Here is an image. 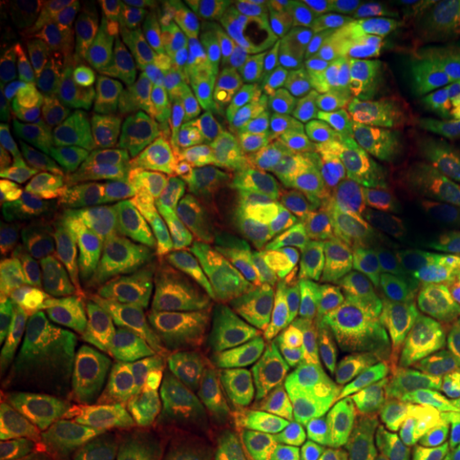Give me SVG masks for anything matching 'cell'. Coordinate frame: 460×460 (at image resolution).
I'll list each match as a JSON object with an SVG mask.
<instances>
[{
	"label": "cell",
	"mask_w": 460,
	"mask_h": 460,
	"mask_svg": "<svg viewBox=\"0 0 460 460\" xmlns=\"http://www.w3.org/2000/svg\"><path fill=\"white\" fill-rule=\"evenodd\" d=\"M379 295L399 309L422 307L429 288V252L410 216L384 214L377 237Z\"/></svg>",
	"instance_id": "22"
},
{
	"label": "cell",
	"mask_w": 460,
	"mask_h": 460,
	"mask_svg": "<svg viewBox=\"0 0 460 460\" xmlns=\"http://www.w3.org/2000/svg\"><path fill=\"white\" fill-rule=\"evenodd\" d=\"M435 437L460 454V401H441L435 422Z\"/></svg>",
	"instance_id": "50"
},
{
	"label": "cell",
	"mask_w": 460,
	"mask_h": 460,
	"mask_svg": "<svg viewBox=\"0 0 460 460\" xmlns=\"http://www.w3.org/2000/svg\"><path fill=\"white\" fill-rule=\"evenodd\" d=\"M441 399L424 349L399 339L324 405L326 420H352L429 439Z\"/></svg>",
	"instance_id": "3"
},
{
	"label": "cell",
	"mask_w": 460,
	"mask_h": 460,
	"mask_svg": "<svg viewBox=\"0 0 460 460\" xmlns=\"http://www.w3.org/2000/svg\"><path fill=\"white\" fill-rule=\"evenodd\" d=\"M66 115L75 154L82 163L90 194H94L122 154L128 126L109 102L88 94L75 96Z\"/></svg>",
	"instance_id": "23"
},
{
	"label": "cell",
	"mask_w": 460,
	"mask_h": 460,
	"mask_svg": "<svg viewBox=\"0 0 460 460\" xmlns=\"http://www.w3.org/2000/svg\"><path fill=\"white\" fill-rule=\"evenodd\" d=\"M384 158L393 166H396L401 172H405L407 177H411L413 181H418L433 166V163H430L429 143L420 139L416 132L394 137L390 147L386 149V154H384Z\"/></svg>",
	"instance_id": "44"
},
{
	"label": "cell",
	"mask_w": 460,
	"mask_h": 460,
	"mask_svg": "<svg viewBox=\"0 0 460 460\" xmlns=\"http://www.w3.org/2000/svg\"><path fill=\"white\" fill-rule=\"evenodd\" d=\"M0 460H43V458L37 456V454L20 450V447H3V452H0Z\"/></svg>",
	"instance_id": "54"
},
{
	"label": "cell",
	"mask_w": 460,
	"mask_h": 460,
	"mask_svg": "<svg viewBox=\"0 0 460 460\" xmlns=\"http://www.w3.org/2000/svg\"><path fill=\"white\" fill-rule=\"evenodd\" d=\"M399 339V309L362 279L348 278L314 296L292 367L320 377L332 396Z\"/></svg>",
	"instance_id": "1"
},
{
	"label": "cell",
	"mask_w": 460,
	"mask_h": 460,
	"mask_svg": "<svg viewBox=\"0 0 460 460\" xmlns=\"http://www.w3.org/2000/svg\"><path fill=\"white\" fill-rule=\"evenodd\" d=\"M305 292L290 286L234 284L228 322L241 369L275 371L295 362L303 335Z\"/></svg>",
	"instance_id": "10"
},
{
	"label": "cell",
	"mask_w": 460,
	"mask_h": 460,
	"mask_svg": "<svg viewBox=\"0 0 460 460\" xmlns=\"http://www.w3.org/2000/svg\"><path fill=\"white\" fill-rule=\"evenodd\" d=\"M326 416L267 411L203 413L188 430L163 439L164 460H197L237 452L318 450Z\"/></svg>",
	"instance_id": "8"
},
{
	"label": "cell",
	"mask_w": 460,
	"mask_h": 460,
	"mask_svg": "<svg viewBox=\"0 0 460 460\" xmlns=\"http://www.w3.org/2000/svg\"><path fill=\"white\" fill-rule=\"evenodd\" d=\"M32 411V399L26 384L7 367H0V424L9 427Z\"/></svg>",
	"instance_id": "47"
},
{
	"label": "cell",
	"mask_w": 460,
	"mask_h": 460,
	"mask_svg": "<svg viewBox=\"0 0 460 460\" xmlns=\"http://www.w3.org/2000/svg\"><path fill=\"white\" fill-rule=\"evenodd\" d=\"M197 460H256V458L239 456V454H228V456H209V458H197Z\"/></svg>",
	"instance_id": "56"
},
{
	"label": "cell",
	"mask_w": 460,
	"mask_h": 460,
	"mask_svg": "<svg viewBox=\"0 0 460 460\" xmlns=\"http://www.w3.org/2000/svg\"><path fill=\"white\" fill-rule=\"evenodd\" d=\"M402 79L411 128L420 139L430 143L460 118V82L437 54L422 66L402 68Z\"/></svg>",
	"instance_id": "25"
},
{
	"label": "cell",
	"mask_w": 460,
	"mask_h": 460,
	"mask_svg": "<svg viewBox=\"0 0 460 460\" xmlns=\"http://www.w3.org/2000/svg\"><path fill=\"white\" fill-rule=\"evenodd\" d=\"M183 199L199 216L222 220L233 216L239 203V183L226 166L199 160L190 164L183 175Z\"/></svg>",
	"instance_id": "36"
},
{
	"label": "cell",
	"mask_w": 460,
	"mask_h": 460,
	"mask_svg": "<svg viewBox=\"0 0 460 460\" xmlns=\"http://www.w3.org/2000/svg\"><path fill=\"white\" fill-rule=\"evenodd\" d=\"M92 435H96V427L68 411H31L26 418L0 429V441L4 447H20L41 458L65 456Z\"/></svg>",
	"instance_id": "34"
},
{
	"label": "cell",
	"mask_w": 460,
	"mask_h": 460,
	"mask_svg": "<svg viewBox=\"0 0 460 460\" xmlns=\"http://www.w3.org/2000/svg\"><path fill=\"white\" fill-rule=\"evenodd\" d=\"M356 82L373 113L394 137L411 135V122L405 105V79L396 56L394 39L377 28L367 39L356 60Z\"/></svg>",
	"instance_id": "24"
},
{
	"label": "cell",
	"mask_w": 460,
	"mask_h": 460,
	"mask_svg": "<svg viewBox=\"0 0 460 460\" xmlns=\"http://www.w3.org/2000/svg\"><path fill=\"white\" fill-rule=\"evenodd\" d=\"M65 209L66 207L54 205L49 203V200H37V203L26 205L24 209H20L15 216H11V237H13L15 245L22 250V254L32 252L34 247L39 245V241L43 239L49 224Z\"/></svg>",
	"instance_id": "43"
},
{
	"label": "cell",
	"mask_w": 460,
	"mask_h": 460,
	"mask_svg": "<svg viewBox=\"0 0 460 460\" xmlns=\"http://www.w3.org/2000/svg\"><path fill=\"white\" fill-rule=\"evenodd\" d=\"M430 147V163L433 169L446 172L452 180L460 181V118L447 124L433 141Z\"/></svg>",
	"instance_id": "48"
},
{
	"label": "cell",
	"mask_w": 460,
	"mask_h": 460,
	"mask_svg": "<svg viewBox=\"0 0 460 460\" xmlns=\"http://www.w3.org/2000/svg\"><path fill=\"white\" fill-rule=\"evenodd\" d=\"M177 275L156 261L143 239H111L105 295L126 320L143 318L175 290Z\"/></svg>",
	"instance_id": "21"
},
{
	"label": "cell",
	"mask_w": 460,
	"mask_h": 460,
	"mask_svg": "<svg viewBox=\"0 0 460 460\" xmlns=\"http://www.w3.org/2000/svg\"><path fill=\"white\" fill-rule=\"evenodd\" d=\"M460 376V309L454 314V320L447 329L444 341V354H441V373L435 377L437 393L450 382V377Z\"/></svg>",
	"instance_id": "49"
},
{
	"label": "cell",
	"mask_w": 460,
	"mask_h": 460,
	"mask_svg": "<svg viewBox=\"0 0 460 460\" xmlns=\"http://www.w3.org/2000/svg\"><path fill=\"white\" fill-rule=\"evenodd\" d=\"M75 94L109 102L128 130L149 132L163 149L181 146L186 139L188 94L181 71H164L137 58H126Z\"/></svg>",
	"instance_id": "11"
},
{
	"label": "cell",
	"mask_w": 460,
	"mask_h": 460,
	"mask_svg": "<svg viewBox=\"0 0 460 460\" xmlns=\"http://www.w3.org/2000/svg\"><path fill=\"white\" fill-rule=\"evenodd\" d=\"M43 141V180L49 203L66 209H90V188L82 163L73 152L66 132L49 107L37 111Z\"/></svg>",
	"instance_id": "30"
},
{
	"label": "cell",
	"mask_w": 460,
	"mask_h": 460,
	"mask_svg": "<svg viewBox=\"0 0 460 460\" xmlns=\"http://www.w3.org/2000/svg\"><path fill=\"white\" fill-rule=\"evenodd\" d=\"M183 0H126L111 3V9L105 17L99 39L88 58L75 71L56 79V88L60 92H79L85 85L99 79L113 65L132 56L137 43L146 37L149 28H154L166 15L175 13Z\"/></svg>",
	"instance_id": "20"
},
{
	"label": "cell",
	"mask_w": 460,
	"mask_h": 460,
	"mask_svg": "<svg viewBox=\"0 0 460 460\" xmlns=\"http://www.w3.org/2000/svg\"><path fill=\"white\" fill-rule=\"evenodd\" d=\"M460 305V275L456 261L450 247H439V250L429 254V288L427 296L422 301V314L427 320V345H424V356H427L429 369L433 379L441 373V354H444V341L450 329L454 314L458 312Z\"/></svg>",
	"instance_id": "32"
},
{
	"label": "cell",
	"mask_w": 460,
	"mask_h": 460,
	"mask_svg": "<svg viewBox=\"0 0 460 460\" xmlns=\"http://www.w3.org/2000/svg\"><path fill=\"white\" fill-rule=\"evenodd\" d=\"M49 365L56 390L79 420L96 429L124 430L156 441L164 439L154 418L109 379L92 376L58 352H49Z\"/></svg>",
	"instance_id": "18"
},
{
	"label": "cell",
	"mask_w": 460,
	"mask_h": 460,
	"mask_svg": "<svg viewBox=\"0 0 460 460\" xmlns=\"http://www.w3.org/2000/svg\"><path fill=\"white\" fill-rule=\"evenodd\" d=\"M301 88L307 107L329 130L345 171L384 158L394 135L373 113L349 68L335 75L301 68Z\"/></svg>",
	"instance_id": "14"
},
{
	"label": "cell",
	"mask_w": 460,
	"mask_h": 460,
	"mask_svg": "<svg viewBox=\"0 0 460 460\" xmlns=\"http://www.w3.org/2000/svg\"><path fill=\"white\" fill-rule=\"evenodd\" d=\"M305 4L312 11H315V13L348 22H384L386 17L394 13V4L382 3V0H312V3ZM362 24H365V22H362Z\"/></svg>",
	"instance_id": "45"
},
{
	"label": "cell",
	"mask_w": 460,
	"mask_h": 460,
	"mask_svg": "<svg viewBox=\"0 0 460 460\" xmlns=\"http://www.w3.org/2000/svg\"><path fill=\"white\" fill-rule=\"evenodd\" d=\"M307 226V211L296 200L247 188L239 211L234 279L243 286H286Z\"/></svg>",
	"instance_id": "12"
},
{
	"label": "cell",
	"mask_w": 460,
	"mask_h": 460,
	"mask_svg": "<svg viewBox=\"0 0 460 460\" xmlns=\"http://www.w3.org/2000/svg\"><path fill=\"white\" fill-rule=\"evenodd\" d=\"M450 250L454 254V261H456V267H458V275H460V228L456 230V234H454L452 243H450Z\"/></svg>",
	"instance_id": "55"
},
{
	"label": "cell",
	"mask_w": 460,
	"mask_h": 460,
	"mask_svg": "<svg viewBox=\"0 0 460 460\" xmlns=\"http://www.w3.org/2000/svg\"><path fill=\"white\" fill-rule=\"evenodd\" d=\"M286 99L290 96L269 82L262 60L252 51L243 88L217 128L211 152L245 180L254 177L278 156L284 139Z\"/></svg>",
	"instance_id": "13"
},
{
	"label": "cell",
	"mask_w": 460,
	"mask_h": 460,
	"mask_svg": "<svg viewBox=\"0 0 460 460\" xmlns=\"http://www.w3.org/2000/svg\"><path fill=\"white\" fill-rule=\"evenodd\" d=\"M247 181L267 192L298 197L320 216L341 203V163L332 139L298 92L288 99L278 156Z\"/></svg>",
	"instance_id": "7"
},
{
	"label": "cell",
	"mask_w": 460,
	"mask_h": 460,
	"mask_svg": "<svg viewBox=\"0 0 460 460\" xmlns=\"http://www.w3.org/2000/svg\"><path fill=\"white\" fill-rule=\"evenodd\" d=\"M384 211L377 200L352 181L345 197L329 214L309 222L298 245L295 275L303 292L329 288L356 275L373 290L382 286L377 237Z\"/></svg>",
	"instance_id": "5"
},
{
	"label": "cell",
	"mask_w": 460,
	"mask_h": 460,
	"mask_svg": "<svg viewBox=\"0 0 460 460\" xmlns=\"http://www.w3.org/2000/svg\"><path fill=\"white\" fill-rule=\"evenodd\" d=\"M441 401H460V376L450 377V382L439 390Z\"/></svg>",
	"instance_id": "53"
},
{
	"label": "cell",
	"mask_w": 460,
	"mask_h": 460,
	"mask_svg": "<svg viewBox=\"0 0 460 460\" xmlns=\"http://www.w3.org/2000/svg\"><path fill=\"white\" fill-rule=\"evenodd\" d=\"M0 356L3 365L31 388L32 411H66L56 393L54 377L48 376L41 356L26 335L24 315L15 307H4L0 312Z\"/></svg>",
	"instance_id": "33"
},
{
	"label": "cell",
	"mask_w": 460,
	"mask_h": 460,
	"mask_svg": "<svg viewBox=\"0 0 460 460\" xmlns=\"http://www.w3.org/2000/svg\"><path fill=\"white\" fill-rule=\"evenodd\" d=\"M439 13V37H437L435 54L460 82V9L452 3L437 0Z\"/></svg>",
	"instance_id": "46"
},
{
	"label": "cell",
	"mask_w": 460,
	"mask_h": 460,
	"mask_svg": "<svg viewBox=\"0 0 460 460\" xmlns=\"http://www.w3.org/2000/svg\"><path fill=\"white\" fill-rule=\"evenodd\" d=\"M256 460H326L320 450H290V452H271Z\"/></svg>",
	"instance_id": "52"
},
{
	"label": "cell",
	"mask_w": 460,
	"mask_h": 460,
	"mask_svg": "<svg viewBox=\"0 0 460 460\" xmlns=\"http://www.w3.org/2000/svg\"><path fill=\"white\" fill-rule=\"evenodd\" d=\"M348 172L354 177V181H358L377 200L384 214L410 216L411 192L416 181L390 164L386 158L369 160L365 164L352 166Z\"/></svg>",
	"instance_id": "40"
},
{
	"label": "cell",
	"mask_w": 460,
	"mask_h": 460,
	"mask_svg": "<svg viewBox=\"0 0 460 460\" xmlns=\"http://www.w3.org/2000/svg\"><path fill=\"white\" fill-rule=\"evenodd\" d=\"M254 22L258 45L269 51L296 54L303 32L305 3L295 0H250L247 3Z\"/></svg>",
	"instance_id": "38"
},
{
	"label": "cell",
	"mask_w": 460,
	"mask_h": 460,
	"mask_svg": "<svg viewBox=\"0 0 460 460\" xmlns=\"http://www.w3.org/2000/svg\"><path fill=\"white\" fill-rule=\"evenodd\" d=\"M32 320L39 335L62 356L124 388L126 376L135 367L132 329L105 292L82 309L54 307L43 298H32Z\"/></svg>",
	"instance_id": "9"
},
{
	"label": "cell",
	"mask_w": 460,
	"mask_h": 460,
	"mask_svg": "<svg viewBox=\"0 0 460 460\" xmlns=\"http://www.w3.org/2000/svg\"><path fill=\"white\" fill-rule=\"evenodd\" d=\"M200 17H203V11L199 3L183 0L175 13L166 15L156 26L149 28L146 37L132 49L130 58L143 60L149 66L164 68V71H180L183 51L200 26Z\"/></svg>",
	"instance_id": "35"
},
{
	"label": "cell",
	"mask_w": 460,
	"mask_h": 460,
	"mask_svg": "<svg viewBox=\"0 0 460 460\" xmlns=\"http://www.w3.org/2000/svg\"><path fill=\"white\" fill-rule=\"evenodd\" d=\"M410 217L429 254L450 247L460 228V181L430 166L413 186Z\"/></svg>",
	"instance_id": "31"
},
{
	"label": "cell",
	"mask_w": 460,
	"mask_h": 460,
	"mask_svg": "<svg viewBox=\"0 0 460 460\" xmlns=\"http://www.w3.org/2000/svg\"><path fill=\"white\" fill-rule=\"evenodd\" d=\"M111 3L102 0H37L22 4V32L45 73H71L88 58Z\"/></svg>",
	"instance_id": "16"
},
{
	"label": "cell",
	"mask_w": 460,
	"mask_h": 460,
	"mask_svg": "<svg viewBox=\"0 0 460 460\" xmlns=\"http://www.w3.org/2000/svg\"><path fill=\"white\" fill-rule=\"evenodd\" d=\"M11 214L3 209V222H0V290L3 301L17 305L24 301L26 295V264L22 250L15 245L9 228Z\"/></svg>",
	"instance_id": "42"
},
{
	"label": "cell",
	"mask_w": 460,
	"mask_h": 460,
	"mask_svg": "<svg viewBox=\"0 0 460 460\" xmlns=\"http://www.w3.org/2000/svg\"><path fill=\"white\" fill-rule=\"evenodd\" d=\"M41 130L37 113H32L11 126L0 147V199L3 209L11 216L15 209H24L41 197Z\"/></svg>",
	"instance_id": "26"
},
{
	"label": "cell",
	"mask_w": 460,
	"mask_h": 460,
	"mask_svg": "<svg viewBox=\"0 0 460 460\" xmlns=\"http://www.w3.org/2000/svg\"><path fill=\"white\" fill-rule=\"evenodd\" d=\"M326 388L303 371L237 373L224 384L207 413L267 411L288 416H324Z\"/></svg>",
	"instance_id": "19"
},
{
	"label": "cell",
	"mask_w": 460,
	"mask_h": 460,
	"mask_svg": "<svg viewBox=\"0 0 460 460\" xmlns=\"http://www.w3.org/2000/svg\"><path fill=\"white\" fill-rule=\"evenodd\" d=\"M68 460H164L163 441L124 430H99L84 441Z\"/></svg>",
	"instance_id": "41"
},
{
	"label": "cell",
	"mask_w": 460,
	"mask_h": 460,
	"mask_svg": "<svg viewBox=\"0 0 460 460\" xmlns=\"http://www.w3.org/2000/svg\"><path fill=\"white\" fill-rule=\"evenodd\" d=\"M420 447L402 430L367 427L352 420H326L318 450L326 460H418Z\"/></svg>",
	"instance_id": "29"
},
{
	"label": "cell",
	"mask_w": 460,
	"mask_h": 460,
	"mask_svg": "<svg viewBox=\"0 0 460 460\" xmlns=\"http://www.w3.org/2000/svg\"><path fill=\"white\" fill-rule=\"evenodd\" d=\"M439 37L437 3L402 4L401 20L394 28V48L402 68L422 66L435 56Z\"/></svg>",
	"instance_id": "39"
},
{
	"label": "cell",
	"mask_w": 460,
	"mask_h": 460,
	"mask_svg": "<svg viewBox=\"0 0 460 460\" xmlns=\"http://www.w3.org/2000/svg\"><path fill=\"white\" fill-rule=\"evenodd\" d=\"M160 169L163 147L156 137L128 130L119 158L90 194V214L109 239H143Z\"/></svg>",
	"instance_id": "15"
},
{
	"label": "cell",
	"mask_w": 460,
	"mask_h": 460,
	"mask_svg": "<svg viewBox=\"0 0 460 460\" xmlns=\"http://www.w3.org/2000/svg\"><path fill=\"white\" fill-rule=\"evenodd\" d=\"M190 166L186 146L163 149L152 209L143 241L156 261L171 271L224 275L239 247V224L234 217L199 216L183 199V175Z\"/></svg>",
	"instance_id": "4"
},
{
	"label": "cell",
	"mask_w": 460,
	"mask_h": 460,
	"mask_svg": "<svg viewBox=\"0 0 460 460\" xmlns=\"http://www.w3.org/2000/svg\"><path fill=\"white\" fill-rule=\"evenodd\" d=\"M245 34L239 22L216 20L203 26L188 54V163L211 152L216 132L237 101L247 77Z\"/></svg>",
	"instance_id": "6"
},
{
	"label": "cell",
	"mask_w": 460,
	"mask_h": 460,
	"mask_svg": "<svg viewBox=\"0 0 460 460\" xmlns=\"http://www.w3.org/2000/svg\"><path fill=\"white\" fill-rule=\"evenodd\" d=\"M31 284L37 292L49 301L68 305L71 309H82L92 298L99 296L105 286V273L101 269L92 271H60V269L49 267L37 252H31Z\"/></svg>",
	"instance_id": "37"
},
{
	"label": "cell",
	"mask_w": 460,
	"mask_h": 460,
	"mask_svg": "<svg viewBox=\"0 0 460 460\" xmlns=\"http://www.w3.org/2000/svg\"><path fill=\"white\" fill-rule=\"evenodd\" d=\"M224 377L188 365L132 367L124 388L166 435L192 427L224 388Z\"/></svg>",
	"instance_id": "17"
},
{
	"label": "cell",
	"mask_w": 460,
	"mask_h": 460,
	"mask_svg": "<svg viewBox=\"0 0 460 460\" xmlns=\"http://www.w3.org/2000/svg\"><path fill=\"white\" fill-rule=\"evenodd\" d=\"M32 252L60 271H92L107 264L111 239L96 226L90 209H65Z\"/></svg>",
	"instance_id": "27"
},
{
	"label": "cell",
	"mask_w": 460,
	"mask_h": 460,
	"mask_svg": "<svg viewBox=\"0 0 460 460\" xmlns=\"http://www.w3.org/2000/svg\"><path fill=\"white\" fill-rule=\"evenodd\" d=\"M418 460H460V454L444 441L429 439L420 447Z\"/></svg>",
	"instance_id": "51"
},
{
	"label": "cell",
	"mask_w": 460,
	"mask_h": 460,
	"mask_svg": "<svg viewBox=\"0 0 460 460\" xmlns=\"http://www.w3.org/2000/svg\"><path fill=\"white\" fill-rule=\"evenodd\" d=\"M135 367L188 365L233 377L241 362L230 337L228 303L207 275H188L132 326Z\"/></svg>",
	"instance_id": "2"
},
{
	"label": "cell",
	"mask_w": 460,
	"mask_h": 460,
	"mask_svg": "<svg viewBox=\"0 0 460 460\" xmlns=\"http://www.w3.org/2000/svg\"><path fill=\"white\" fill-rule=\"evenodd\" d=\"M371 37L369 26L362 22L337 20L315 13L305 4L303 32L298 39V62L301 68H314L324 75H335L348 71L349 60L356 51L365 48Z\"/></svg>",
	"instance_id": "28"
}]
</instances>
